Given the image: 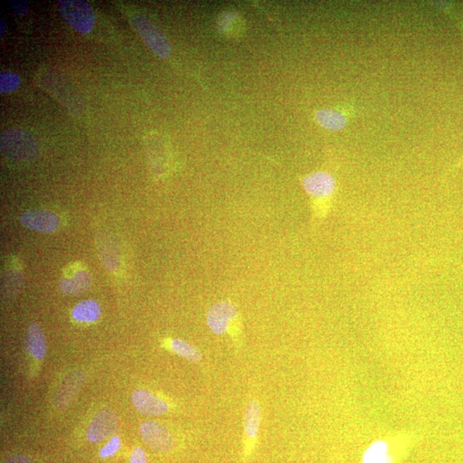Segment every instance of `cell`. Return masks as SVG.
<instances>
[{
	"mask_svg": "<svg viewBox=\"0 0 463 463\" xmlns=\"http://www.w3.org/2000/svg\"><path fill=\"white\" fill-rule=\"evenodd\" d=\"M302 184L310 197L313 222L319 224L331 211L337 190V179L331 173L317 171L304 177Z\"/></svg>",
	"mask_w": 463,
	"mask_h": 463,
	"instance_id": "1",
	"label": "cell"
},
{
	"mask_svg": "<svg viewBox=\"0 0 463 463\" xmlns=\"http://www.w3.org/2000/svg\"><path fill=\"white\" fill-rule=\"evenodd\" d=\"M6 157L17 161H30L37 157L38 144L31 133L21 129L6 130L0 139Z\"/></svg>",
	"mask_w": 463,
	"mask_h": 463,
	"instance_id": "2",
	"label": "cell"
},
{
	"mask_svg": "<svg viewBox=\"0 0 463 463\" xmlns=\"http://www.w3.org/2000/svg\"><path fill=\"white\" fill-rule=\"evenodd\" d=\"M58 7L63 19L79 33H90L94 26L95 12L84 0H59Z\"/></svg>",
	"mask_w": 463,
	"mask_h": 463,
	"instance_id": "3",
	"label": "cell"
},
{
	"mask_svg": "<svg viewBox=\"0 0 463 463\" xmlns=\"http://www.w3.org/2000/svg\"><path fill=\"white\" fill-rule=\"evenodd\" d=\"M239 313L235 304L221 302L214 304L207 314V324L214 334L239 333Z\"/></svg>",
	"mask_w": 463,
	"mask_h": 463,
	"instance_id": "4",
	"label": "cell"
},
{
	"mask_svg": "<svg viewBox=\"0 0 463 463\" xmlns=\"http://www.w3.org/2000/svg\"><path fill=\"white\" fill-rule=\"evenodd\" d=\"M130 22L145 43L158 57L166 59L170 56L171 47L167 37L153 22L140 14H134L130 17Z\"/></svg>",
	"mask_w": 463,
	"mask_h": 463,
	"instance_id": "5",
	"label": "cell"
},
{
	"mask_svg": "<svg viewBox=\"0 0 463 463\" xmlns=\"http://www.w3.org/2000/svg\"><path fill=\"white\" fill-rule=\"evenodd\" d=\"M38 79L40 86L46 90L50 92L55 97L58 99V101L68 108L70 112L77 115L82 110V101L77 97L73 88L70 87L65 80L48 70L41 72Z\"/></svg>",
	"mask_w": 463,
	"mask_h": 463,
	"instance_id": "6",
	"label": "cell"
},
{
	"mask_svg": "<svg viewBox=\"0 0 463 463\" xmlns=\"http://www.w3.org/2000/svg\"><path fill=\"white\" fill-rule=\"evenodd\" d=\"M141 436L145 443L160 453H168L175 448V441L168 430L155 422H144L140 426Z\"/></svg>",
	"mask_w": 463,
	"mask_h": 463,
	"instance_id": "7",
	"label": "cell"
},
{
	"mask_svg": "<svg viewBox=\"0 0 463 463\" xmlns=\"http://www.w3.org/2000/svg\"><path fill=\"white\" fill-rule=\"evenodd\" d=\"M119 428L118 417L110 409H104L95 415L88 427L87 438L92 443L104 441L114 436Z\"/></svg>",
	"mask_w": 463,
	"mask_h": 463,
	"instance_id": "8",
	"label": "cell"
},
{
	"mask_svg": "<svg viewBox=\"0 0 463 463\" xmlns=\"http://www.w3.org/2000/svg\"><path fill=\"white\" fill-rule=\"evenodd\" d=\"M20 221L23 227L39 233H54L60 227L58 215L44 210L27 211L21 215Z\"/></svg>",
	"mask_w": 463,
	"mask_h": 463,
	"instance_id": "9",
	"label": "cell"
},
{
	"mask_svg": "<svg viewBox=\"0 0 463 463\" xmlns=\"http://www.w3.org/2000/svg\"><path fill=\"white\" fill-rule=\"evenodd\" d=\"M261 424V406L257 400H250L245 413V447H244V463L248 461L253 453Z\"/></svg>",
	"mask_w": 463,
	"mask_h": 463,
	"instance_id": "10",
	"label": "cell"
},
{
	"mask_svg": "<svg viewBox=\"0 0 463 463\" xmlns=\"http://www.w3.org/2000/svg\"><path fill=\"white\" fill-rule=\"evenodd\" d=\"M134 406L146 416H161L167 413L169 406L167 402L155 397L150 391L137 390L132 395Z\"/></svg>",
	"mask_w": 463,
	"mask_h": 463,
	"instance_id": "11",
	"label": "cell"
},
{
	"mask_svg": "<svg viewBox=\"0 0 463 463\" xmlns=\"http://www.w3.org/2000/svg\"><path fill=\"white\" fill-rule=\"evenodd\" d=\"M26 347L28 353L34 358L42 359L47 355V341L40 324L32 323L28 328L26 337Z\"/></svg>",
	"mask_w": 463,
	"mask_h": 463,
	"instance_id": "12",
	"label": "cell"
},
{
	"mask_svg": "<svg viewBox=\"0 0 463 463\" xmlns=\"http://www.w3.org/2000/svg\"><path fill=\"white\" fill-rule=\"evenodd\" d=\"M92 279L86 270H79L70 277L63 278L59 282V288L67 295H80L91 287Z\"/></svg>",
	"mask_w": 463,
	"mask_h": 463,
	"instance_id": "13",
	"label": "cell"
},
{
	"mask_svg": "<svg viewBox=\"0 0 463 463\" xmlns=\"http://www.w3.org/2000/svg\"><path fill=\"white\" fill-rule=\"evenodd\" d=\"M315 119L320 126L331 132L344 130L348 124L347 116L334 109H320L316 112Z\"/></svg>",
	"mask_w": 463,
	"mask_h": 463,
	"instance_id": "14",
	"label": "cell"
},
{
	"mask_svg": "<svg viewBox=\"0 0 463 463\" xmlns=\"http://www.w3.org/2000/svg\"><path fill=\"white\" fill-rule=\"evenodd\" d=\"M101 315V306L94 299L83 300L72 311L73 319L80 323H93L100 319Z\"/></svg>",
	"mask_w": 463,
	"mask_h": 463,
	"instance_id": "15",
	"label": "cell"
},
{
	"mask_svg": "<svg viewBox=\"0 0 463 463\" xmlns=\"http://www.w3.org/2000/svg\"><path fill=\"white\" fill-rule=\"evenodd\" d=\"M394 459L388 455L387 442L380 440L367 449L363 455L362 463H392Z\"/></svg>",
	"mask_w": 463,
	"mask_h": 463,
	"instance_id": "16",
	"label": "cell"
},
{
	"mask_svg": "<svg viewBox=\"0 0 463 463\" xmlns=\"http://www.w3.org/2000/svg\"><path fill=\"white\" fill-rule=\"evenodd\" d=\"M170 348L176 355L183 357L193 362H199L202 359L201 352L193 345L180 339H174L170 342Z\"/></svg>",
	"mask_w": 463,
	"mask_h": 463,
	"instance_id": "17",
	"label": "cell"
},
{
	"mask_svg": "<svg viewBox=\"0 0 463 463\" xmlns=\"http://www.w3.org/2000/svg\"><path fill=\"white\" fill-rule=\"evenodd\" d=\"M21 79L19 75L13 72H1L0 74V92L9 93L15 90L20 86Z\"/></svg>",
	"mask_w": 463,
	"mask_h": 463,
	"instance_id": "18",
	"label": "cell"
},
{
	"mask_svg": "<svg viewBox=\"0 0 463 463\" xmlns=\"http://www.w3.org/2000/svg\"><path fill=\"white\" fill-rule=\"evenodd\" d=\"M120 447V440L119 437L115 436L111 440L101 449L100 451L101 457L106 458L114 455L118 451Z\"/></svg>",
	"mask_w": 463,
	"mask_h": 463,
	"instance_id": "19",
	"label": "cell"
},
{
	"mask_svg": "<svg viewBox=\"0 0 463 463\" xmlns=\"http://www.w3.org/2000/svg\"><path fill=\"white\" fill-rule=\"evenodd\" d=\"M8 6L17 15H23L29 9V3L23 0H12V1H8Z\"/></svg>",
	"mask_w": 463,
	"mask_h": 463,
	"instance_id": "20",
	"label": "cell"
},
{
	"mask_svg": "<svg viewBox=\"0 0 463 463\" xmlns=\"http://www.w3.org/2000/svg\"><path fill=\"white\" fill-rule=\"evenodd\" d=\"M130 463H147L146 455L142 448H137L130 457Z\"/></svg>",
	"mask_w": 463,
	"mask_h": 463,
	"instance_id": "21",
	"label": "cell"
},
{
	"mask_svg": "<svg viewBox=\"0 0 463 463\" xmlns=\"http://www.w3.org/2000/svg\"><path fill=\"white\" fill-rule=\"evenodd\" d=\"M6 463H33L29 457L26 455H17L8 459Z\"/></svg>",
	"mask_w": 463,
	"mask_h": 463,
	"instance_id": "22",
	"label": "cell"
},
{
	"mask_svg": "<svg viewBox=\"0 0 463 463\" xmlns=\"http://www.w3.org/2000/svg\"><path fill=\"white\" fill-rule=\"evenodd\" d=\"M79 383H80V381L77 382L76 384H73L72 386L68 387V384H66L63 385V390H72V388H79ZM70 391H66L65 392H63V393H60L59 397V400L60 399H63V397H72V394L70 393Z\"/></svg>",
	"mask_w": 463,
	"mask_h": 463,
	"instance_id": "23",
	"label": "cell"
},
{
	"mask_svg": "<svg viewBox=\"0 0 463 463\" xmlns=\"http://www.w3.org/2000/svg\"><path fill=\"white\" fill-rule=\"evenodd\" d=\"M0 23H1V24H0V27H1V30H1V37H3V35H5V33H6V23H5V22H3L2 19H0Z\"/></svg>",
	"mask_w": 463,
	"mask_h": 463,
	"instance_id": "24",
	"label": "cell"
},
{
	"mask_svg": "<svg viewBox=\"0 0 463 463\" xmlns=\"http://www.w3.org/2000/svg\"><path fill=\"white\" fill-rule=\"evenodd\" d=\"M463 165V155L461 157V159H459V161L455 164V165L453 167V169H457Z\"/></svg>",
	"mask_w": 463,
	"mask_h": 463,
	"instance_id": "25",
	"label": "cell"
}]
</instances>
